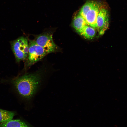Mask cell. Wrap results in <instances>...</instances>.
I'll use <instances>...</instances> for the list:
<instances>
[{
	"label": "cell",
	"mask_w": 127,
	"mask_h": 127,
	"mask_svg": "<svg viewBox=\"0 0 127 127\" xmlns=\"http://www.w3.org/2000/svg\"><path fill=\"white\" fill-rule=\"evenodd\" d=\"M52 73L51 69L44 66L19 76L12 83L19 95L31 108L36 96L47 84Z\"/></svg>",
	"instance_id": "1"
},
{
	"label": "cell",
	"mask_w": 127,
	"mask_h": 127,
	"mask_svg": "<svg viewBox=\"0 0 127 127\" xmlns=\"http://www.w3.org/2000/svg\"><path fill=\"white\" fill-rule=\"evenodd\" d=\"M29 50L25 65L26 70L42 59L48 53L34 40H29Z\"/></svg>",
	"instance_id": "2"
},
{
	"label": "cell",
	"mask_w": 127,
	"mask_h": 127,
	"mask_svg": "<svg viewBox=\"0 0 127 127\" xmlns=\"http://www.w3.org/2000/svg\"><path fill=\"white\" fill-rule=\"evenodd\" d=\"M12 51L16 61L19 63L27 58L29 50V44L27 38L21 36L11 42Z\"/></svg>",
	"instance_id": "3"
},
{
	"label": "cell",
	"mask_w": 127,
	"mask_h": 127,
	"mask_svg": "<svg viewBox=\"0 0 127 127\" xmlns=\"http://www.w3.org/2000/svg\"><path fill=\"white\" fill-rule=\"evenodd\" d=\"M53 34L52 32L48 31L35 36L34 40L48 54L59 52L60 50L53 41Z\"/></svg>",
	"instance_id": "4"
},
{
	"label": "cell",
	"mask_w": 127,
	"mask_h": 127,
	"mask_svg": "<svg viewBox=\"0 0 127 127\" xmlns=\"http://www.w3.org/2000/svg\"><path fill=\"white\" fill-rule=\"evenodd\" d=\"M109 15L107 9L101 8L96 20L97 28L99 35H103L107 29L109 24Z\"/></svg>",
	"instance_id": "5"
},
{
	"label": "cell",
	"mask_w": 127,
	"mask_h": 127,
	"mask_svg": "<svg viewBox=\"0 0 127 127\" xmlns=\"http://www.w3.org/2000/svg\"><path fill=\"white\" fill-rule=\"evenodd\" d=\"M102 7L100 4L95 2L93 7L87 13L85 19L87 25L96 28V20L99 11Z\"/></svg>",
	"instance_id": "6"
},
{
	"label": "cell",
	"mask_w": 127,
	"mask_h": 127,
	"mask_svg": "<svg viewBox=\"0 0 127 127\" xmlns=\"http://www.w3.org/2000/svg\"><path fill=\"white\" fill-rule=\"evenodd\" d=\"M72 24L76 31L80 34L85 26L87 25L85 19L79 13L74 17Z\"/></svg>",
	"instance_id": "7"
},
{
	"label": "cell",
	"mask_w": 127,
	"mask_h": 127,
	"mask_svg": "<svg viewBox=\"0 0 127 127\" xmlns=\"http://www.w3.org/2000/svg\"><path fill=\"white\" fill-rule=\"evenodd\" d=\"M0 127H30L20 119H14L0 123Z\"/></svg>",
	"instance_id": "8"
},
{
	"label": "cell",
	"mask_w": 127,
	"mask_h": 127,
	"mask_svg": "<svg viewBox=\"0 0 127 127\" xmlns=\"http://www.w3.org/2000/svg\"><path fill=\"white\" fill-rule=\"evenodd\" d=\"M95 28L88 25H86L80 34L86 39H92L96 35V31Z\"/></svg>",
	"instance_id": "9"
},
{
	"label": "cell",
	"mask_w": 127,
	"mask_h": 127,
	"mask_svg": "<svg viewBox=\"0 0 127 127\" xmlns=\"http://www.w3.org/2000/svg\"><path fill=\"white\" fill-rule=\"evenodd\" d=\"M15 115V113L14 111L0 109V123L12 119Z\"/></svg>",
	"instance_id": "10"
},
{
	"label": "cell",
	"mask_w": 127,
	"mask_h": 127,
	"mask_svg": "<svg viewBox=\"0 0 127 127\" xmlns=\"http://www.w3.org/2000/svg\"><path fill=\"white\" fill-rule=\"evenodd\" d=\"M95 2L90 1L86 2L82 7L79 13L85 19L87 13L93 7Z\"/></svg>",
	"instance_id": "11"
}]
</instances>
